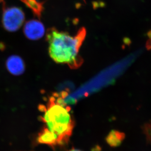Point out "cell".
<instances>
[{
    "mask_svg": "<svg viewBox=\"0 0 151 151\" xmlns=\"http://www.w3.org/2000/svg\"><path fill=\"white\" fill-rule=\"evenodd\" d=\"M64 95V93L62 95L54 93L49 98L46 106L40 108L44 112L41 117L44 127L56 137L59 147L68 143L75 125L70 108L65 102Z\"/></svg>",
    "mask_w": 151,
    "mask_h": 151,
    "instance_id": "1",
    "label": "cell"
},
{
    "mask_svg": "<svg viewBox=\"0 0 151 151\" xmlns=\"http://www.w3.org/2000/svg\"><path fill=\"white\" fill-rule=\"evenodd\" d=\"M85 35L84 29H81L75 36L54 27L49 29L46 40L50 58L56 63L67 64L70 68H78L83 63L79 51Z\"/></svg>",
    "mask_w": 151,
    "mask_h": 151,
    "instance_id": "2",
    "label": "cell"
},
{
    "mask_svg": "<svg viewBox=\"0 0 151 151\" xmlns=\"http://www.w3.org/2000/svg\"><path fill=\"white\" fill-rule=\"evenodd\" d=\"M25 20L23 10L16 6L6 7L4 4L1 23L5 30L10 32H17L23 26Z\"/></svg>",
    "mask_w": 151,
    "mask_h": 151,
    "instance_id": "3",
    "label": "cell"
},
{
    "mask_svg": "<svg viewBox=\"0 0 151 151\" xmlns=\"http://www.w3.org/2000/svg\"><path fill=\"white\" fill-rule=\"evenodd\" d=\"M23 32L27 38L32 41H36L44 36L46 29L40 20L32 19L24 24Z\"/></svg>",
    "mask_w": 151,
    "mask_h": 151,
    "instance_id": "4",
    "label": "cell"
},
{
    "mask_svg": "<svg viewBox=\"0 0 151 151\" xmlns=\"http://www.w3.org/2000/svg\"><path fill=\"white\" fill-rule=\"evenodd\" d=\"M6 67L11 74L20 76L25 70V64L23 59L17 55H12L7 59Z\"/></svg>",
    "mask_w": 151,
    "mask_h": 151,
    "instance_id": "5",
    "label": "cell"
},
{
    "mask_svg": "<svg viewBox=\"0 0 151 151\" xmlns=\"http://www.w3.org/2000/svg\"><path fill=\"white\" fill-rule=\"evenodd\" d=\"M27 7L30 9L35 16L40 19L44 11V3L38 0H20Z\"/></svg>",
    "mask_w": 151,
    "mask_h": 151,
    "instance_id": "6",
    "label": "cell"
},
{
    "mask_svg": "<svg viewBox=\"0 0 151 151\" xmlns=\"http://www.w3.org/2000/svg\"><path fill=\"white\" fill-rule=\"evenodd\" d=\"M125 137V134L124 133L116 130H112L107 135L106 140L110 146L116 147L121 144Z\"/></svg>",
    "mask_w": 151,
    "mask_h": 151,
    "instance_id": "7",
    "label": "cell"
},
{
    "mask_svg": "<svg viewBox=\"0 0 151 151\" xmlns=\"http://www.w3.org/2000/svg\"><path fill=\"white\" fill-rule=\"evenodd\" d=\"M148 41L147 42L146 47L149 50H151V30L148 32Z\"/></svg>",
    "mask_w": 151,
    "mask_h": 151,
    "instance_id": "8",
    "label": "cell"
},
{
    "mask_svg": "<svg viewBox=\"0 0 151 151\" xmlns=\"http://www.w3.org/2000/svg\"><path fill=\"white\" fill-rule=\"evenodd\" d=\"M68 151H82L81 150H78V149H76L75 148H72L70 150H69Z\"/></svg>",
    "mask_w": 151,
    "mask_h": 151,
    "instance_id": "9",
    "label": "cell"
},
{
    "mask_svg": "<svg viewBox=\"0 0 151 151\" xmlns=\"http://www.w3.org/2000/svg\"><path fill=\"white\" fill-rule=\"evenodd\" d=\"M3 1H4V0H0V3H3Z\"/></svg>",
    "mask_w": 151,
    "mask_h": 151,
    "instance_id": "10",
    "label": "cell"
}]
</instances>
